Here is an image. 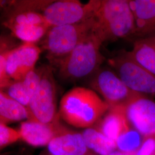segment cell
<instances>
[{"label": "cell", "instance_id": "6da1fadb", "mask_svg": "<svg viewBox=\"0 0 155 155\" xmlns=\"http://www.w3.org/2000/svg\"><path fill=\"white\" fill-rule=\"evenodd\" d=\"M93 33L103 43L135 36V21L127 0L95 1Z\"/></svg>", "mask_w": 155, "mask_h": 155}, {"label": "cell", "instance_id": "7a4b0ae2", "mask_svg": "<svg viewBox=\"0 0 155 155\" xmlns=\"http://www.w3.org/2000/svg\"><path fill=\"white\" fill-rule=\"evenodd\" d=\"M110 107L94 90L78 87L63 96L59 114L70 125L87 129L99 121Z\"/></svg>", "mask_w": 155, "mask_h": 155}, {"label": "cell", "instance_id": "3957f363", "mask_svg": "<svg viewBox=\"0 0 155 155\" xmlns=\"http://www.w3.org/2000/svg\"><path fill=\"white\" fill-rule=\"evenodd\" d=\"M102 45V42L93 33L60 60V75L66 79H76L97 71L104 61V56L100 52Z\"/></svg>", "mask_w": 155, "mask_h": 155}, {"label": "cell", "instance_id": "277c9868", "mask_svg": "<svg viewBox=\"0 0 155 155\" xmlns=\"http://www.w3.org/2000/svg\"><path fill=\"white\" fill-rule=\"evenodd\" d=\"M93 15L77 24L52 27L47 32L45 49L53 57H65L93 34Z\"/></svg>", "mask_w": 155, "mask_h": 155}, {"label": "cell", "instance_id": "5b68a950", "mask_svg": "<svg viewBox=\"0 0 155 155\" xmlns=\"http://www.w3.org/2000/svg\"><path fill=\"white\" fill-rule=\"evenodd\" d=\"M109 64L129 89L145 95H155V77L136 61L130 52L122 51Z\"/></svg>", "mask_w": 155, "mask_h": 155}, {"label": "cell", "instance_id": "8992f818", "mask_svg": "<svg viewBox=\"0 0 155 155\" xmlns=\"http://www.w3.org/2000/svg\"><path fill=\"white\" fill-rule=\"evenodd\" d=\"M56 84L52 69L45 67L39 86L27 107L28 120L51 124L59 120L56 111Z\"/></svg>", "mask_w": 155, "mask_h": 155}, {"label": "cell", "instance_id": "52a82bcc", "mask_svg": "<svg viewBox=\"0 0 155 155\" xmlns=\"http://www.w3.org/2000/svg\"><path fill=\"white\" fill-rule=\"evenodd\" d=\"M95 1L85 5L78 1H58L45 6L43 15L51 27L82 22L93 15Z\"/></svg>", "mask_w": 155, "mask_h": 155}, {"label": "cell", "instance_id": "ba28073f", "mask_svg": "<svg viewBox=\"0 0 155 155\" xmlns=\"http://www.w3.org/2000/svg\"><path fill=\"white\" fill-rule=\"evenodd\" d=\"M91 86L104 97L110 107H125L139 94L129 89L116 73L110 69L98 70L92 81Z\"/></svg>", "mask_w": 155, "mask_h": 155}, {"label": "cell", "instance_id": "9c48e42d", "mask_svg": "<svg viewBox=\"0 0 155 155\" xmlns=\"http://www.w3.org/2000/svg\"><path fill=\"white\" fill-rule=\"evenodd\" d=\"M4 24L16 38L25 43H35L51 28L43 14L35 11L16 13L10 17Z\"/></svg>", "mask_w": 155, "mask_h": 155}, {"label": "cell", "instance_id": "30bf717a", "mask_svg": "<svg viewBox=\"0 0 155 155\" xmlns=\"http://www.w3.org/2000/svg\"><path fill=\"white\" fill-rule=\"evenodd\" d=\"M130 126L143 137L155 136V102L147 95L137 94L125 106Z\"/></svg>", "mask_w": 155, "mask_h": 155}, {"label": "cell", "instance_id": "8fae6325", "mask_svg": "<svg viewBox=\"0 0 155 155\" xmlns=\"http://www.w3.org/2000/svg\"><path fill=\"white\" fill-rule=\"evenodd\" d=\"M41 50L33 43H25L16 48L3 52L6 73L15 81L22 80L35 69Z\"/></svg>", "mask_w": 155, "mask_h": 155}, {"label": "cell", "instance_id": "7c38bea8", "mask_svg": "<svg viewBox=\"0 0 155 155\" xmlns=\"http://www.w3.org/2000/svg\"><path fill=\"white\" fill-rule=\"evenodd\" d=\"M66 129L59 120L51 124L27 120L21 123L19 131L21 139L25 143L34 147H42L48 145L56 135Z\"/></svg>", "mask_w": 155, "mask_h": 155}, {"label": "cell", "instance_id": "4fadbf2b", "mask_svg": "<svg viewBox=\"0 0 155 155\" xmlns=\"http://www.w3.org/2000/svg\"><path fill=\"white\" fill-rule=\"evenodd\" d=\"M51 155H90L82 133L66 129L56 135L47 145Z\"/></svg>", "mask_w": 155, "mask_h": 155}, {"label": "cell", "instance_id": "5bb4252c", "mask_svg": "<svg viewBox=\"0 0 155 155\" xmlns=\"http://www.w3.org/2000/svg\"><path fill=\"white\" fill-rule=\"evenodd\" d=\"M135 21L137 39L155 36V0L129 1Z\"/></svg>", "mask_w": 155, "mask_h": 155}, {"label": "cell", "instance_id": "9a60e30c", "mask_svg": "<svg viewBox=\"0 0 155 155\" xmlns=\"http://www.w3.org/2000/svg\"><path fill=\"white\" fill-rule=\"evenodd\" d=\"M44 68L45 67L35 68L22 80L13 81L6 88L2 91L27 107L39 86Z\"/></svg>", "mask_w": 155, "mask_h": 155}, {"label": "cell", "instance_id": "2e32d148", "mask_svg": "<svg viewBox=\"0 0 155 155\" xmlns=\"http://www.w3.org/2000/svg\"><path fill=\"white\" fill-rule=\"evenodd\" d=\"M131 127L127 121L125 106L111 107L95 127L108 138L116 141Z\"/></svg>", "mask_w": 155, "mask_h": 155}, {"label": "cell", "instance_id": "e0dca14e", "mask_svg": "<svg viewBox=\"0 0 155 155\" xmlns=\"http://www.w3.org/2000/svg\"><path fill=\"white\" fill-rule=\"evenodd\" d=\"M130 54L139 64L155 77V36L136 39Z\"/></svg>", "mask_w": 155, "mask_h": 155}, {"label": "cell", "instance_id": "ac0fdd59", "mask_svg": "<svg viewBox=\"0 0 155 155\" xmlns=\"http://www.w3.org/2000/svg\"><path fill=\"white\" fill-rule=\"evenodd\" d=\"M29 118L25 106L13 99L4 91L0 92V121L5 124L22 121Z\"/></svg>", "mask_w": 155, "mask_h": 155}, {"label": "cell", "instance_id": "d6986e66", "mask_svg": "<svg viewBox=\"0 0 155 155\" xmlns=\"http://www.w3.org/2000/svg\"><path fill=\"white\" fill-rule=\"evenodd\" d=\"M82 134L89 150L98 155H109L117 150L116 142L95 127L86 129Z\"/></svg>", "mask_w": 155, "mask_h": 155}, {"label": "cell", "instance_id": "ffe728a7", "mask_svg": "<svg viewBox=\"0 0 155 155\" xmlns=\"http://www.w3.org/2000/svg\"><path fill=\"white\" fill-rule=\"evenodd\" d=\"M144 137L136 130L130 127L121 134L116 141L117 150L134 155L143 143Z\"/></svg>", "mask_w": 155, "mask_h": 155}, {"label": "cell", "instance_id": "44dd1931", "mask_svg": "<svg viewBox=\"0 0 155 155\" xmlns=\"http://www.w3.org/2000/svg\"><path fill=\"white\" fill-rule=\"evenodd\" d=\"M21 139L19 130L9 127L5 124L0 122V148L1 150Z\"/></svg>", "mask_w": 155, "mask_h": 155}, {"label": "cell", "instance_id": "7402d4cb", "mask_svg": "<svg viewBox=\"0 0 155 155\" xmlns=\"http://www.w3.org/2000/svg\"><path fill=\"white\" fill-rule=\"evenodd\" d=\"M134 155H155V136L144 137Z\"/></svg>", "mask_w": 155, "mask_h": 155}, {"label": "cell", "instance_id": "603a6c76", "mask_svg": "<svg viewBox=\"0 0 155 155\" xmlns=\"http://www.w3.org/2000/svg\"><path fill=\"white\" fill-rule=\"evenodd\" d=\"M129 155V154H127V153H122L121 152L118 150H116L114 152H113L112 153H111L110 155Z\"/></svg>", "mask_w": 155, "mask_h": 155}, {"label": "cell", "instance_id": "cb8c5ba5", "mask_svg": "<svg viewBox=\"0 0 155 155\" xmlns=\"http://www.w3.org/2000/svg\"><path fill=\"white\" fill-rule=\"evenodd\" d=\"M90 155H94V154H93V153H91V154H90Z\"/></svg>", "mask_w": 155, "mask_h": 155}, {"label": "cell", "instance_id": "d4e9b609", "mask_svg": "<svg viewBox=\"0 0 155 155\" xmlns=\"http://www.w3.org/2000/svg\"><path fill=\"white\" fill-rule=\"evenodd\" d=\"M51 155V154H50V153H49V155Z\"/></svg>", "mask_w": 155, "mask_h": 155}]
</instances>
